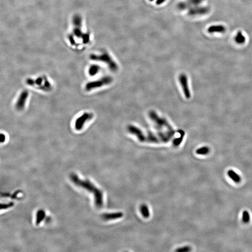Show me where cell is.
<instances>
[{"mask_svg": "<svg viewBox=\"0 0 252 252\" xmlns=\"http://www.w3.org/2000/svg\"><path fill=\"white\" fill-rule=\"evenodd\" d=\"M90 37L89 33L84 31L81 16L75 15L72 19V29L68 37L71 46L77 47L87 45L90 42Z\"/></svg>", "mask_w": 252, "mask_h": 252, "instance_id": "obj_1", "label": "cell"}, {"mask_svg": "<svg viewBox=\"0 0 252 252\" xmlns=\"http://www.w3.org/2000/svg\"><path fill=\"white\" fill-rule=\"evenodd\" d=\"M72 182L77 186L86 190L93 194L94 204L97 208L100 209L103 206V194L102 191L96 187L94 185L88 180H81L78 175L72 174L70 176Z\"/></svg>", "mask_w": 252, "mask_h": 252, "instance_id": "obj_2", "label": "cell"}, {"mask_svg": "<svg viewBox=\"0 0 252 252\" xmlns=\"http://www.w3.org/2000/svg\"><path fill=\"white\" fill-rule=\"evenodd\" d=\"M90 58L93 61H100L105 63L107 65L109 69L112 72H115L118 70L117 64L115 62L108 53L106 51L99 54H93L90 56Z\"/></svg>", "mask_w": 252, "mask_h": 252, "instance_id": "obj_3", "label": "cell"}, {"mask_svg": "<svg viewBox=\"0 0 252 252\" xmlns=\"http://www.w3.org/2000/svg\"><path fill=\"white\" fill-rule=\"evenodd\" d=\"M149 117L154 124L157 130H170L173 129L170 123L166 119L161 117L154 111H150L149 113Z\"/></svg>", "mask_w": 252, "mask_h": 252, "instance_id": "obj_4", "label": "cell"}, {"mask_svg": "<svg viewBox=\"0 0 252 252\" xmlns=\"http://www.w3.org/2000/svg\"><path fill=\"white\" fill-rule=\"evenodd\" d=\"M113 77L110 76H104L97 80L87 83L85 86V89L86 91H91L93 90L110 85L113 82Z\"/></svg>", "mask_w": 252, "mask_h": 252, "instance_id": "obj_5", "label": "cell"}, {"mask_svg": "<svg viewBox=\"0 0 252 252\" xmlns=\"http://www.w3.org/2000/svg\"><path fill=\"white\" fill-rule=\"evenodd\" d=\"M27 85L30 86H38L44 91H49L52 88L51 84L46 76H42L33 79H28L26 80Z\"/></svg>", "mask_w": 252, "mask_h": 252, "instance_id": "obj_6", "label": "cell"}, {"mask_svg": "<svg viewBox=\"0 0 252 252\" xmlns=\"http://www.w3.org/2000/svg\"><path fill=\"white\" fill-rule=\"evenodd\" d=\"M93 114L86 112L77 118L74 124V128L77 131H80L83 129L87 121L93 118Z\"/></svg>", "mask_w": 252, "mask_h": 252, "instance_id": "obj_7", "label": "cell"}, {"mask_svg": "<svg viewBox=\"0 0 252 252\" xmlns=\"http://www.w3.org/2000/svg\"><path fill=\"white\" fill-rule=\"evenodd\" d=\"M127 130L130 134L135 135L141 142H146V134L140 128L133 125H129Z\"/></svg>", "mask_w": 252, "mask_h": 252, "instance_id": "obj_8", "label": "cell"}, {"mask_svg": "<svg viewBox=\"0 0 252 252\" xmlns=\"http://www.w3.org/2000/svg\"><path fill=\"white\" fill-rule=\"evenodd\" d=\"M178 80L185 98L190 99L191 98V93L189 86L188 79L187 76L185 74H180L178 77Z\"/></svg>", "mask_w": 252, "mask_h": 252, "instance_id": "obj_9", "label": "cell"}, {"mask_svg": "<svg viewBox=\"0 0 252 252\" xmlns=\"http://www.w3.org/2000/svg\"><path fill=\"white\" fill-rule=\"evenodd\" d=\"M203 0H186L181 1L177 4V8L180 11H185L189 9L192 7L199 6L201 4Z\"/></svg>", "mask_w": 252, "mask_h": 252, "instance_id": "obj_10", "label": "cell"}, {"mask_svg": "<svg viewBox=\"0 0 252 252\" xmlns=\"http://www.w3.org/2000/svg\"><path fill=\"white\" fill-rule=\"evenodd\" d=\"M29 95L27 90H24L20 93L15 104V108L18 110L22 111L25 108Z\"/></svg>", "mask_w": 252, "mask_h": 252, "instance_id": "obj_11", "label": "cell"}, {"mask_svg": "<svg viewBox=\"0 0 252 252\" xmlns=\"http://www.w3.org/2000/svg\"><path fill=\"white\" fill-rule=\"evenodd\" d=\"M209 11V8L207 7L195 6L189 8L188 14L191 16L204 15L208 13Z\"/></svg>", "mask_w": 252, "mask_h": 252, "instance_id": "obj_12", "label": "cell"}, {"mask_svg": "<svg viewBox=\"0 0 252 252\" xmlns=\"http://www.w3.org/2000/svg\"><path fill=\"white\" fill-rule=\"evenodd\" d=\"M123 216V213L122 212L107 213L102 214V218L105 220H112L121 218Z\"/></svg>", "mask_w": 252, "mask_h": 252, "instance_id": "obj_13", "label": "cell"}, {"mask_svg": "<svg viewBox=\"0 0 252 252\" xmlns=\"http://www.w3.org/2000/svg\"><path fill=\"white\" fill-rule=\"evenodd\" d=\"M209 33H224L226 31V28L222 25H211L207 29Z\"/></svg>", "mask_w": 252, "mask_h": 252, "instance_id": "obj_14", "label": "cell"}, {"mask_svg": "<svg viewBox=\"0 0 252 252\" xmlns=\"http://www.w3.org/2000/svg\"><path fill=\"white\" fill-rule=\"evenodd\" d=\"M227 175L229 176V178L236 183H239L241 182V177L240 175H239L236 172L232 170H229L227 171Z\"/></svg>", "mask_w": 252, "mask_h": 252, "instance_id": "obj_15", "label": "cell"}, {"mask_svg": "<svg viewBox=\"0 0 252 252\" xmlns=\"http://www.w3.org/2000/svg\"><path fill=\"white\" fill-rule=\"evenodd\" d=\"M234 40L236 44H242L245 43L246 40L245 37L241 31L237 32L236 35L234 37Z\"/></svg>", "mask_w": 252, "mask_h": 252, "instance_id": "obj_16", "label": "cell"}, {"mask_svg": "<svg viewBox=\"0 0 252 252\" xmlns=\"http://www.w3.org/2000/svg\"><path fill=\"white\" fill-rule=\"evenodd\" d=\"M140 211L142 216L144 218H148L150 217V211L146 204H142L140 207Z\"/></svg>", "mask_w": 252, "mask_h": 252, "instance_id": "obj_17", "label": "cell"}, {"mask_svg": "<svg viewBox=\"0 0 252 252\" xmlns=\"http://www.w3.org/2000/svg\"><path fill=\"white\" fill-rule=\"evenodd\" d=\"M100 70V66L97 65H93L89 68L88 72L90 76H94L97 74Z\"/></svg>", "mask_w": 252, "mask_h": 252, "instance_id": "obj_18", "label": "cell"}, {"mask_svg": "<svg viewBox=\"0 0 252 252\" xmlns=\"http://www.w3.org/2000/svg\"><path fill=\"white\" fill-rule=\"evenodd\" d=\"M45 217H46V213L43 210H39L38 211L37 213L36 221V224H39L40 223L44 220Z\"/></svg>", "mask_w": 252, "mask_h": 252, "instance_id": "obj_19", "label": "cell"}, {"mask_svg": "<svg viewBox=\"0 0 252 252\" xmlns=\"http://www.w3.org/2000/svg\"><path fill=\"white\" fill-rule=\"evenodd\" d=\"M210 152V149L209 147L207 146L202 147L201 148L197 149L196 153L197 154H200V155H206L208 154Z\"/></svg>", "mask_w": 252, "mask_h": 252, "instance_id": "obj_20", "label": "cell"}, {"mask_svg": "<svg viewBox=\"0 0 252 252\" xmlns=\"http://www.w3.org/2000/svg\"><path fill=\"white\" fill-rule=\"evenodd\" d=\"M184 135H185L184 132L182 131L180 136H179V137L175 138L173 140V142H172L173 145L175 147H178L180 145V144L182 142L183 138H184Z\"/></svg>", "mask_w": 252, "mask_h": 252, "instance_id": "obj_21", "label": "cell"}, {"mask_svg": "<svg viewBox=\"0 0 252 252\" xmlns=\"http://www.w3.org/2000/svg\"><path fill=\"white\" fill-rule=\"evenodd\" d=\"M242 220L243 223H245V224H247L250 221V214L247 211H244L242 213Z\"/></svg>", "mask_w": 252, "mask_h": 252, "instance_id": "obj_22", "label": "cell"}, {"mask_svg": "<svg viewBox=\"0 0 252 252\" xmlns=\"http://www.w3.org/2000/svg\"><path fill=\"white\" fill-rule=\"evenodd\" d=\"M192 250V248L190 246H184L181 248H178L177 250H175L176 252H190Z\"/></svg>", "mask_w": 252, "mask_h": 252, "instance_id": "obj_23", "label": "cell"}, {"mask_svg": "<svg viewBox=\"0 0 252 252\" xmlns=\"http://www.w3.org/2000/svg\"><path fill=\"white\" fill-rule=\"evenodd\" d=\"M13 205H14V203H13V202H11V203H9L8 204H1V210H2V209H7V208H9V207L13 206Z\"/></svg>", "mask_w": 252, "mask_h": 252, "instance_id": "obj_24", "label": "cell"}, {"mask_svg": "<svg viewBox=\"0 0 252 252\" xmlns=\"http://www.w3.org/2000/svg\"><path fill=\"white\" fill-rule=\"evenodd\" d=\"M6 137L5 134L1 133V143H4L6 141Z\"/></svg>", "mask_w": 252, "mask_h": 252, "instance_id": "obj_25", "label": "cell"}, {"mask_svg": "<svg viewBox=\"0 0 252 252\" xmlns=\"http://www.w3.org/2000/svg\"><path fill=\"white\" fill-rule=\"evenodd\" d=\"M166 0H157L156 1V4L157 5H160L162 4H164V2H165Z\"/></svg>", "mask_w": 252, "mask_h": 252, "instance_id": "obj_26", "label": "cell"}, {"mask_svg": "<svg viewBox=\"0 0 252 252\" xmlns=\"http://www.w3.org/2000/svg\"><path fill=\"white\" fill-rule=\"evenodd\" d=\"M149 1H153L154 0H149Z\"/></svg>", "mask_w": 252, "mask_h": 252, "instance_id": "obj_27", "label": "cell"}]
</instances>
